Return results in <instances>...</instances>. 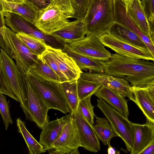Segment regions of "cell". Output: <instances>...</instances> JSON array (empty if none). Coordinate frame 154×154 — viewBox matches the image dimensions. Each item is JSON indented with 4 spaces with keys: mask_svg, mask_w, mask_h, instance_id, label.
<instances>
[{
    "mask_svg": "<svg viewBox=\"0 0 154 154\" xmlns=\"http://www.w3.org/2000/svg\"><path fill=\"white\" fill-rule=\"evenodd\" d=\"M81 78L97 82L111 89L124 97H128L133 101L134 97L130 89L128 82L125 79L105 73L92 72H84L80 74Z\"/></svg>",
    "mask_w": 154,
    "mask_h": 154,
    "instance_id": "5bb4252c",
    "label": "cell"
},
{
    "mask_svg": "<svg viewBox=\"0 0 154 154\" xmlns=\"http://www.w3.org/2000/svg\"><path fill=\"white\" fill-rule=\"evenodd\" d=\"M26 1V0H0V3L7 2L22 4L25 2Z\"/></svg>",
    "mask_w": 154,
    "mask_h": 154,
    "instance_id": "60d3db41",
    "label": "cell"
},
{
    "mask_svg": "<svg viewBox=\"0 0 154 154\" xmlns=\"http://www.w3.org/2000/svg\"><path fill=\"white\" fill-rule=\"evenodd\" d=\"M77 90L80 100L92 96L102 85L94 81L79 77L77 80Z\"/></svg>",
    "mask_w": 154,
    "mask_h": 154,
    "instance_id": "4dcf8cb0",
    "label": "cell"
},
{
    "mask_svg": "<svg viewBox=\"0 0 154 154\" xmlns=\"http://www.w3.org/2000/svg\"><path fill=\"white\" fill-rule=\"evenodd\" d=\"M141 1L152 31L154 33V0H142Z\"/></svg>",
    "mask_w": 154,
    "mask_h": 154,
    "instance_id": "e575fe53",
    "label": "cell"
},
{
    "mask_svg": "<svg viewBox=\"0 0 154 154\" xmlns=\"http://www.w3.org/2000/svg\"><path fill=\"white\" fill-rule=\"evenodd\" d=\"M2 12H9L19 15L34 25L38 18V10L31 3L26 1L22 4L4 2L0 3Z\"/></svg>",
    "mask_w": 154,
    "mask_h": 154,
    "instance_id": "cb8c5ba5",
    "label": "cell"
},
{
    "mask_svg": "<svg viewBox=\"0 0 154 154\" xmlns=\"http://www.w3.org/2000/svg\"><path fill=\"white\" fill-rule=\"evenodd\" d=\"M99 38L104 46L119 54L131 58L154 61V56L149 51L124 42L109 33L104 34Z\"/></svg>",
    "mask_w": 154,
    "mask_h": 154,
    "instance_id": "4fadbf2b",
    "label": "cell"
},
{
    "mask_svg": "<svg viewBox=\"0 0 154 154\" xmlns=\"http://www.w3.org/2000/svg\"><path fill=\"white\" fill-rule=\"evenodd\" d=\"M10 102L7 100L5 94L0 93V114L6 130H8L9 125L13 123L10 111Z\"/></svg>",
    "mask_w": 154,
    "mask_h": 154,
    "instance_id": "d6a6232c",
    "label": "cell"
},
{
    "mask_svg": "<svg viewBox=\"0 0 154 154\" xmlns=\"http://www.w3.org/2000/svg\"><path fill=\"white\" fill-rule=\"evenodd\" d=\"M71 119L69 114L51 121H48L44 125L40 134L39 143L47 150L61 134L64 127Z\"/></svg>",
    "mask_w": 154,
    "mask_h": 154,
    "instance_id": "ac0fdd59",
    "label": "cell"
},
{
    "mask_svg": "<svg viewBox=\"0 0 154 154\" xmlns=\"http://www.w3.org/2000/svg\"><path fill=\"white\" fill-rule=\"evenodd\" d=\"M51 1H54V0H51Z\"/></svg>",
    "mask_w": 154,
    "mask_h": 154,
    "instance_id": "ee69618b",
    "label": "cell"
},
{
    "mask_svg": "<svg viewBox=\"0 0 154 154\" xmlns=\"http://www.w3.org/2000/svg\"><path fill=\"white\" fill-rule=\"evenodd\" d=\"M2 35L6 39L15 62L23 64L29 70L37 62L38 57L33 53L17 36L16 34L9 28L4 27L1 30Z\"/></svg>",
    "mask_w": 154,
    "mask_h": 154,
    "instance_id": "9c48e42d",
    "label": "cell"
},
{
    "mask_svg": "<svg viewBox=\"0 0 154 154\" xmlns=\"http://www.w3.org/2000/svg\"><path fill=\"white\" fill-rule=\"evenodd\" d=\"M72 15L61 10L53 2L46 7L39 10L34 25L45 34L50 35L67 25Z\"/></svg>",
    "mask_w": 154,
    "mask_h": 154,
    "instance_id": "5b68a950",
    "label": "cell"
},
{
    "mask_svg": "<svg viewBox=\"0 0 154 154\" xmlns=\"http://www.w3.org/2000/svg\"><path fill=\"white\" fill-rule=\"evenodd\" d=\"M134 101L147 119L154 122V85L145 87H130Z\"/></svg>",
    "mask_w": 154,
    "mask_h": 154,
    "instance_id": "e0dca14e",
    "label": "cell"
},
{
    "mask_svg": "<svg viewBox=\"0 0 154 154\" xmlns=\"http://www.w3.org/2000/svg\"><path fill=\"white\" fill-rule=\"evenodd\" d=\"M69 110V114L77 110L79 101L78 97L77 80L60 83Z\"/></svg>",
    "mask_w": 154,
    "mask_h": 154,
    "instance_id": "f1b7e54d",
    "label": "cell"
},
{
    "mask_svg": "<svg viewBox=\"0 0 154 154\" xmlns=\"http://www.w3.org/2000/svg\"><path fill=\"white\" fill-rule=\"evenodd\" d=\"M53 2L61 10L73 17L74 12L71 0H54Z\"/></svg>",
    "mask_w": 154,
    "mask_h": 154,
    "instance_id": "74e56055",
    "label": "cell"
},
{
    "mask_svg": "<svg viewBox=\"0 0 154 154\" xmlns=\"http://www.w3.org/2000/svg\"><path fill=\"white\" fill-rule=\"evenodd\" d=\"M26 76L32 87L49 109L57 110L65 114L69 113V106L60 83L43 79L28 72Z\"/></svg>",
    "mask_w": 154,
    "mask_h": 154,
    "instance_id": "3957f363",
    "label": "cell"
},
{
    "mask_svg": "<svg viewBox=\"0 0 154 154\" xmlns=\"http://www.w3.org/2000/svg\"><path fill=\"white\" fill-rule=\"evenodd\" d=\"M47 50L53 58L63 82L77 79L82 71L71 57L61 49L48 45Z\"/></svg>",
    "mask_w": 154,
    "mask_h": 154,
    "instance_id": "9a60e30c",
    "label": "cell"
},
{
    "mask_svg": "<svg viewBox=\"0 0 154 154\" xmlns=\"http://www.w3.org/2000/svg\"><path fill=\"white\" fill-rule=\"evenodd\" d=\"M150 60L112 54L105 61H100L104 73L123 78L132 86L145 87L154 85V63Z\"/></svg>",
    "mask_w": 154,
    "mask_h": 154,
    "instance_id": "6da1fadb",
    "label": "cell"
},
{
    "mask_svg": "<svg viewBox=\"0 0 154 154\" xmlns=\"http://www.w3.org/2000/svg\"><path fill=\"white\" fill-rule=\"evenodd\" d=\"M134 138L131 154H140L148 145L154 141V122L146 119V123H132Z\"/></svg>",
    "mask_w": 154,
    "mask_h": 154,
    "instance_id": "d6986e66",
    "label": "cell"
},
{
    "mask_svg": "<svg viewBox=\"0 0 154 154\" xmlns=\"http://www.w3.org/2000/svg\"><path fill=\"white\" fill-rule=\"evenodd\" d=\"M123 0V1H124L125 2H126V1H128L130 0Z\"/></svg>",
    "mask_w": 154,
    "mask_h": 154,
    "instance_id": "7bdbcfd3",
    "label": "cell"
},
{
    "mask_svg": "<svg viewBox=\"0 0 154 154\" xmlns=\"http://www.w3.org/2000/svg\"><path fill=\"white\" fill-rule=\"evenodd\" d=\"M0 62L5 82L18 99L24 112L25 110L26 99L21 74L12 58L1 48L0 51Z\"/></svg>",
    "mask_w": 154,
    "mask_h": 154,
    "instance_id": "8992f818",
    "label": "cell"
},
{
    "mask_svg": "<svg viewBox=\"0 0 154 154\" xmlns=\"http://www.w3.org/2000/svg\"><path fill=\"white\" fill-rule=\"evenodd\" d=\"M5 26V18L0 5V47L11 57V54L6 40L1 32V29Z\"/></svg>",
    "mask_w": 154,
    "mask_h": 154,
    "instance_id": "d590c367",
    "label": "cell"
},
{
    "mask_svg": "<svg viewBox=\"0 0 154 154\" xmlns=\"http://www.w3.org/2000/svg\"><path fill=\"white\" fill-rule=\"evenodd\" d=\"M97 106L102 112L118 137L124 141L127 150L131 151L134 138L132 123L103 100L97 99Z\"/></svg>",
    "mask_w": 154,
    "mask_h": 154,
    "instance_id": "52a82bcc",
    "label": "cell"
},
{
    "mask_svg": "<svg viewBox=\"0 0 154 154\" xmlns=\"http://www.w3.org/2000/svg\"><path fill=\"white\" fill-rule=\"evenodd\" d=\"M127 12L141 31L154 42V33L144 10L140 0H130L125 2Z\"/></svg>",
    "mask_w": 154,
    "mask_h": 154,
    "instance_id": "44dd1931",
    "label": "cell"
},
{
    "mask_svg": "<svg viewBox=\"0 0 154 154\" xmlns=\"http://www.w3.org/2000/svg\"><path fill=\"white\" fill-rule=\"evenodd\" d=\"M76 126L81 147L92 152L100 150L99 139L94 128L77 110L70 115Z\"/></svg>",
    "mask_w": 154,
    "mask_h": 154,
    "instance_id": "7c38bea8",
    "label": "cell"
},
{
    "mask_svg": "<svg viewBox=\"0 0 154 154\" xmlns=\"http://www.w3.org/2000/svg\"><path fill=\"white\" fill-rule=\"evenodd\" d=\"M90 0H71L74 10L72 18L82 19L88 9Z\"/></svg>",
    "mask_w": 154,
    "mask_h": 154,
    "instance_id": "836d02e7",
    "label": "cell"
},
{
    "mask_svg": "<svg viewBox=\"0 0 154 154\" xmlns=\"http://www.w3.org/2000/svg\"><path fill=\"white\" fill-rule=\"evenodd\" d=\"M66 44L77 53L100 61H107L112 54L105 48L99 38L93 35H86L82 40Z\"/></svg>",
    "mask_w": 154,
    "mask_h": 154,
    "instance_id": "8fae6325",
    "label": "cell"
},
{
    "mask_svg": "<svg viewBox=\"0 0 154 154\" xmlns=\"http://www.w3.org/2000/svg\"><path fill=\"white\" fill-rule=\"evenodd\" d=\"M28 72L43 79L61 83L59 77L54 71L39 57L35 64L30 67Z\"/></svg>",
    "mask_w": 154,
    "mask_h": 154,
    "instance_id": "83f0119b",
    "label": "cell"
},
{
    "mask_svg": "<svg viewBox=\"0 0 154 154\" xmlns=\"http://www.w3.org/2000/svg\"><path fill=\"white\" fill-rule=\"evenodd\" d=\"M86 31L83 19H76L50 35L64 43H68L84 39Z\"/></svg>",
    "mask_w": 154,
    "mask_h": 154,
    "instance_id": "ffe728a7",
    "label": "cell"
},
{
    "mask_svg": "<svg viewBox=\"0 0 154 154\" xmlns=\"http://www.w3.org/2000/svg\"><path fill=\"white\" fill-rule=\"evenodd\" d=\"M86 35L98 37L109 33L115 23L113 0H90L83 18Z\"/></svg>",
    "mask_w": 154,
    "mask_h": 154,
    "instance_id": "7a4b0ae2",
    "label": "cell"
},
{
    "mask_svg": "<svg viewBox=\"0 0 154 154\" xmlns=\"http://www.w3.org/2000/svg\"><path fill=\"white\" fill-rule=\"evenodd\" d=\"M31 3L38 11L42 9L50 4L51 0H26Z\"/></svg>",
    "mask_w": 154,
    "mask_h": 154,
    "instance_id": "f35d334b",
    "label": "cell"
},
{
    "mask_svg": "<svg viewBox=\"0 0 154 154\" xmlns=\"http://www.w3.org/2000/svg\"><path fill=\"white\" fill-rule=\"evenodd\" d=\"M90 96L79 101L77 110L91 125L94 124V106L91 102Z\"/></svg>",
    "mask_w": 154,
    "mask_h": 154,
    "instance_id": "1f68e13d",
    "label": "cell"
},
{
    "mask_svg": "<svg viewBox=\"0 0 154 154\" xmlns=\"http://www.w3.org/2000/svg\"><path fill=\"white\" fill-rule=\"evenodd\" d=\"M19 70L23 79L26 100L24 113L26 119L34 122L38 128L42 129L49 121L48 113L49 109L30 85L26 76V73Z\"/></svg>",
    "mask_w": 154,
    "mask_h": 154,
    "instance_id": "277c9868",
    "label": "cell"
},
{
    "mask_svg": "<svg viewBox=\"0 0 154 154\" xmlns=\"http://www.w3.org/2000/svg\"><path fill=\"white\" fill-rule=\"evenodd\" d=\"M140 154H154V141L146 147Z\"/></svg>",
    "mask_w": 154,
    "mask_h": 154,
    "instance_id": "ab89813d",
    "label": "cell"
},
{
    "mask_svg": "<svg viewBox=\"0 0 154 154\" xmlns=\"http://www.w3.org/2000/svg\"><path fill=\"white\" fill-rule=\"evenodd\" d=\"M94 94L106 103L127 119L129 113L125 97L109 88L102 85Z\"/></svg>",
    "mask_w": 154,
    "mask_h": 154,
    "instance_id": "7402d4cb",
    "label": "cell"
},
{
    "mask_svg": "<svg viewBox=\"0 0 154 154\" xmlns=\"http://www.w3.org/2000/svg\"><path fill=\"white\" fill-rule=\"evenodd\" d=\"M80 146L77 128L71 117L60 137L48 151L50 154H78Z\"/></svg>",
    "mask_w": 154,
    "mask_h": 154,
    "instance_id": "30bf717a",
    "label": "cell"
},
{
    "mask_svg": "<svg viewBox=\"0 0 154 154\" xmlns=\"http://www.w3.org/2000/svg\"><path fill=\"white\" fill-rule=\"evenodd\" d=\"M16 34L25 45L38 57L46 50L48 45L43 40L23 33Z\"/></svg>",
    "mask_w": 154,
    "mask_h": 154,
    "instance_id": "f546056e",
    "label": "cell"
},
{
    "mask_svg": "<svg viewBox=\"0 0 154 154\" xmlns=\"http://www.w3.org/2000/svg\"><path fill=\"white\" fill-rule=\"evenodd\" d=\"M18 132L22 136L30 154H40L45 152L47 150L38 142L28 131L25 122L20 118L16 119Z\"/></svg>",
    "mask_w": 154,
    "mask_h": 154,
    "instance_id": "4316f807",
    "label": "cell"
},
{
    "mask_svg": "<svg viewBox=\"0 0 154 154\" xmlns=\"http://www.w3.org/2000/svg\"><path fill=\"white\" fill-rule=\"evenodd\" d=\"M5 25L9 26L15 33H23L30 35L44 41L48 45L60 48L62 43L54 37L46 35L40 31L34 24L23 17L9 12H2Z\"/></svg>",
    "mask_w": 154,
    "mask_h": 154,
    "instance_id": "ba28073f",
    "label": "cell"
},
{
    "mask_svg": "<svg viewBox=\"0 0 154 154\" xmlns=\"http://www.w3.org/2000/svg\"><path fill=\"white\" fill-rule=\"evenodd\" d=\"M107 152L108 154H115L119 153L116 151L115 148L112 146L111 145L108 146Z\"/></svg>",
    "mask_w": 154,
    "mask_h": 154,
    "instance_id": "b9f144b4",
    "label": "cell"
},
{
    "mask_svg": "<svg viewBox=\"0 0 154 154\" xmlns=\"http://www.w3.org/2000/svg\"><path fill=\"white\" fill-rule=\"evenodd\" d=\"M109 33L124 42L149 51L145 43L136 34L123 25L115 22Z\"/></svg>",
    "mask_w": 154,
    "mask_h": 154,
    "instance_id": "d4e9b609",
    "label": "cell"
},
{
    "mask_svg": "<svg viewBox=\"0 0 154 154\" xmlns=\"http://www.w3.org/2000/svg\"><path fill=\"white\" fill-rule=\"evenodd\" d=\"M113 8L115 22L126 27L136 34L154 56V42L141 31L128 15L125 2L122 0H113Z\"/></svg>",
    "mask_w": 154,
    "mask_h": 154,
    "instance_id": "2e32d148",
    "label": "cell"
},
{
    "mask_svg": "<svg viewBox=\"0 0 154 154\" xmlns=\"http://www.w3.org/2000/svg\"><path fill=\"white\" fill-rule=\"evenodd\" d=\"M62 50L73 59L81 70H88L92 72L104 73L103 66L100 61L77 53L66 43L63 44Z\"/></svg>",
    "mask_w": 154,
    "mask_h": 154,
    "instance_id": "603a6c76",
    "label": "cell"
},
{
    "mask_svg": "<svg viewBox=\"0 0 154 154\" xmlns=\"http://www.w3.org/2000/svg\"><path fill=\"white\" fill-rule=\"evenodd\" d=\"M96 124L94 128L100 140L105 145L109 146L113 138L118 137L112 126L106 117L100 118L95 115Z\"/></svg>",
    "mask_w": 154,
    "mask_h": 154,
    "instance_id": "484cf974",
    "label": "cell"
},
{
    "mask_svg": "<svg viewBox=\"0 0 154 154\" xmlns=\"http://www.w3.org/2000/svg\"><path fill=\"white\" fill-rule=\"evenodd\" d=\"M0 93L3 94L19 102L16 97L10 90L4 79L0 62Z\"/></svg>",
    "mask_w": 154,
    "mask_h": 154,
    "instance_id": "8d00e7d4",
    "label": "cell"
}]
</instances>
